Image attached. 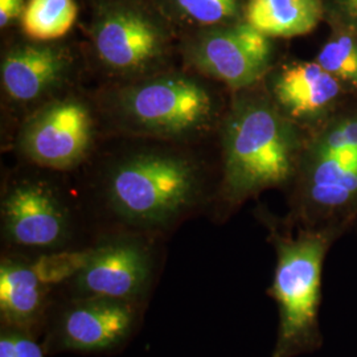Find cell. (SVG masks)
<instances>
[{"mask_svg": "<svg viewBox=\"0 0 357 357\" xmlns=\"http://www.w3.org/2000/svg\"><path fill=\"white\" fill-rule=\"evenodd\" d=\"M70 66L64 47L38 41L16 45L3 56L1 86L13 102H36L64 82Z\"/></svg>", "mask_w": 357, "mask_h": 357, "instance_id": "obj_13", "label": "cell"}, {"mask_svg": "<svg viewBox=\"0 0 357 357\" xmlns=\"http://www.w3.org/2000/svg\"><path fill=\"white\" fill-rule=\"evenodd\" d=\"M339 93V79L318 63L290 65L274 81L275 100L295 118L318 114L336 100Z\"/></svg>", "mask_w": 357, "mask_h": 357, "instance_id": "obj_14", "label": "cell"}, {"mask_svg": "<svg viewBox=\"0 0 357 357\" xmlns=\"http://www.w3.org/2000/svg\"><path fill=\"white\" fill-rule=\"evenodd\" d=\"M147 307L101 296H53L41 343L48 356H114L143 327Z\"/></svg>", "mask_w": 357, "mask_h": 357, "instance_id": "obj_6", "label": "cell"}, {"mask_svg": "<svg viewBox=\"0 0 357 357\" xmlns=\"http://www.w3.org/2000/svg\"><path fill=\"white\" fill-rule=\"evenodd\" d=\"M222 149L218 209L228 215L259 192L291 178L298 141L275 105L262 97H240L224 121Z\"/></svg>", "mask_w": 357, "mask_h": 357, "instance_id": "obj_2", "label": "cell"}, {"mask_svg": "<svg viewBox=\"0 0 357 357\" xmlns=\"http://www.w3.org/2000/svg\"><path fill=\"white\" fill-rule=\"evenodd\" d=\"M345 11L349 13L357 22V0H340Z\"/></svg>", "mask_w": 357, "mask_h": 357, "instance_id": "obj_21", "label": "cell"}, {"mask_svg": "<svg viewBox=\"0 0 357 357\" xmlns=\"http://www.w3.org/2000/svg\"><path fill=\"white\" fill-rule=\"evenodd\" d=\"M118 122L132 134L187 139L206 132L217 115L216 98L206 84L183 73L150 75L115 93Z\"/></svg>", "mask_w": 357, "mask_h": 357, "instance_id": "obj_4", "label": "cell"}, {"mask_svg": "<svg viewBox=\"0 0 357 357\" xmlns=\"http://www.w3.org/2000/svg\"><path fill=\"white\" fill-rule=\"evenodd\" d=\"M160 238L135 231H106L90 243L84 266L53 296H101L149 307L163 271Z\"/></svg>", "mask_w": 357, "mask_h": 357, "instance_id": "obj_5", "label": "cell"}, {"mask_svg": "<svg viewBox=\"0 0 357 357\" xmlns=\"http://www.w3.org/2000/svg\"><path fill=\"white\" fill-rule=\"evenodd\" d=\"M98 199L113 227L109 231H135L159 238L208 200L195 163L183 155L158 151L128 156L110 168Z\"/></svg>", "mask_w": 357, "mask_h": 357, "instance_id": "obj_1", "label": "cell"}, {"mask_svg": "<svg viewBox=\"0 0 357 357\" xmlns=\"http://www.w3.org/2000/svg\"><path fill=\"white\" fill-rule=\"evenodd\" d=\"M53 287L38 275L31 255L3 252L0 259V326L43 337Z\"/></svg>", "mask_w": 357, "mask_h": 357, "instance_id": "obj_12", "label": "cell"}, {"mask_svg": "<svg viewBox=\"0 0 357 357\" xmlns=\"http://www.w3.org/2000/svg\"><path fill=\"white\" fill-rule=\"evenodd\" d=\"M24 7V0H0V26L6 28L15 19L22 17Z\"/></svg>", "mask_w": 357, "mask_h": 357, "instance_id": "obj_20", "label": "cell"}, {"mask_svg": "<svg viewBox=\"0 0 357 357\" xmlns=\"http://www.w3.org/2000/svg\"><path fill=\"white\" fill-rule=\"evenodd\" d=\"M317 63L337 79L357 85V40L348 33L331 38L321 48Z\"/></svg>", "mask_w": 357, "mask_h": 357, "instance_id": "obj_17", "label": "cell"}, {"mask_svg": "<svg viewBox=\"0 0 357 357\" xmlns=\"http://www.w3.org/2000/svg\"><path fill=\"white\" fill-rule=\"evenodd\" d=\"M94 122L88 105L73 97L45 103L22 128V153L38 166L70 169L89 153Z\"/></svg>", "mask_w": 357, "mask_h": 357, "instance_id": "obj_11", "label": "cell"}, {"mask_svg": "<svg viewBox=\"0 0 357 357\" xmlns=\"http://www.w3.org/2000/svg\"><path fill=\"white\" fill-rule=\"evenodd\" d=\"M308 224L345 221L357 211V114L336 119L314 142L296 196Z\"/></svg>", "mask_w": 357, "mask_h": 357, "instance_id": "obj_7", "label": "cell"}, {"mask_svg": "<svg viewBox=\"0 0 357 357\" xmlns=\"http://www.w3.org/2000/svg\"><path fill=\"white\" fill-rule=\"evenodd\" d=\"M176 13L193 24L222 26L238 11L240 0H171Z\"/></svg>", "mask_w": 357, "mask_h": 357, "instance_id": "obj_18", "label": "cell"}, {"mask_svg": "<svg viewBox=\"0 0 357 357\" xmlns=\"http://www.w3.org/2000/svg\"><path fill=\"white\" fill-rule=\"evenodd\" d=\"M97 59L112 73L146 77L166 61L165 29L139 8L115 4L100 13L93 28Z\"/></svg>", "mask_w": 357, "mask_h": 357, "instance_id": "obj_9", "label": "cell"}, {"mask_svg": "<svg viewBox=\"0 0 357 357\" xmlns=\"http://www.w3.org/2000/svg\"><path fill=\"white\" fill-rule=\"evenodd\" d=\"M333 237L332 230H305L296 238L273 233L277 262L268 295L280 321L271 357L302 356L321 348L323 268Z\"/></svg>", "mask_w": 357, "mask_h": 357, "instance_id": "obj_3", "label": "cell"}, {"mask_svg": "<svg viewBox=\"0 0 357 357\" xmlns=\"http://www.w3.org/2000/svg\"><path fill=\"white\" fill-rule=\"evenodd\" d=\"M0 357H50L41 339L11 327L0 326Z\"/></svg>", "mask_w": 357, "mask_h": 357, "instance_id": "obj_19", "label": "cell"}, {"mask_svg": "<svg viewBox=\"0 0 357 357\" xmlns=\"http://www.w3.org/2000/svg\"><path fill=\"white\" fill-rule=\"evenodd\" d=\"M78 8L75 0H28L22 13V29L38 43L65 36L75 24Z\"/></svg>", "mask_w": 357, "mask_h": 357, "instance_id": "obj_16", "label": "cell"}, {"mask_svg": "<svg viewBox=\"0 0 357 357\" xmlns=\"http://www.w3.org/2000/svg\"><path fill=\"white\" fill-rule=\"evenodd\" d=\"M321 15V0H248L245 22L268 38H295L315 29Z\"/></svg>", "mask_w": 357, "mask_h": 357, "instance_id": "obj_15", "label": "cell"}, {"mask_svg": "<svg viewBox=\"0 0 357 357\" xmlns=\"http://www.w3.org/2000/svg\"><path fill=\"white\" fill-rule=\"evenodd\" d=\"M271 54L270 38L243 22L206 28L187 47L185 60L199 73L243 89L268 72Z\"/></svg>", "mask_w": 357, "mask_h": 357, "instance_id": "obj_10", "label": "cell"}, {"mask_svg": "<svg viewBox=\"0 0 357 357\" xmlns=\"http://www.w3.org/2000/svg\"><path fill=\"white\" fill-rule=\"evenodd\" d=\"M1 237L6 252L48 255L81 249L77 216L63 192L43 178H19L1 195Z\"/></svg>", "mask_w": 357, "mask_h": 357, "instance_id": "obj_8", "label": "cell"}]
</instances>
